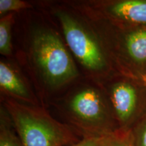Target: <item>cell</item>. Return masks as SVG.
<instances>
[{"instance_id":"4fadbf2b","label":"cell","mask_w":146,"mask_h":146,"mask_svg":"<svg viewBox=\"0 0 146 146\" xmlns=\"http://www.w3.org/2000/svg\"><path fill=\"white\" fill-rule=\"evenodd\" d=\"M31 8L30 3L22 0H0V14H8V12H18Z\"/></svg>"},{"instance_id":"7c38bea8","label":"cell","mask_w":146,"mask_h":146,"mask_svg":"<svg viewBox=\"0 0 146 146\" xmlns=\"http://www.w3.org/2000/svg\"><path fill=\"white\" fill-rule=\"evenodd\" d=\"M133 146H146V114L130 130Z\"/></svg>"},{"instance_id":"5bb4252c","label":"cell","mask_w":146,"mask_h":146,"mask_svg":"<svg viewBox=\"0 0 146 146\" xmlns=\"http://www.w3.org/2000/svg\"><path fill=\"white\" fill-rule=\"evenodd\" d=\"M102 137H85L79 141L68 146H99Z\"/></svg>"},{"instance_id":"7a4b0ae2","label":"cell","mask_w":146,"mask_h":146,"mask_svg":"<svg viewBox=\"0 0 146 146\" xmlns=\"http://www.w3.org/2000/svg\"><path fill=\"white\" fill-rule=\"evenodd\" d=\"M71 127L85 137H103L120 130L104 91L92 86L76 89L66 101Z\"/></svg>"},{"instance_id":"8992f818","label":"cell","mask_w":146,"mask_h":146,"mask_svg":"<svg viewBox=\"0 0 146 146\" xmlns=\"http://www.w3.org/2000/svg\"><path fill=\"white\" fill-rule=\"evenodd\" d=\"M106 48L118 72L139 79L146 74V27L110 26Z\"/></svg>"},{"instance_id":"5b68a950","label":"cell","mask_w":146,"mask_h":146,"mask_svg":"<svg viewBox=\"0 0 146 146\" xmlns=\"http://www.w3.org/2000/svg\"><path fill=\"white\" fill-rule=\"evenodd\" d=\"M120 130L129 131L146 114V86L141 79L117 72L104 90Z\"/></svg>"},{"instance_id":"ba28073f","label":"cell","mask_w":146,"mask_h":146,"mask_svg":"<svg viewBox=\"0 0 146 146\" xmlns=\"http://www.w3.org/2000/svg\"><path fill=\"white\" fill-rule=\"evenodd\" d=\"M0 87L4 94L16 101L35 105L36 98L21 74L10 64L0 62Z\"/></svg>"},{"instance_id":"9a60e30c","label":"cell","mask_w":146,"mask_h":146,"mask_svg":"<svg viewBox=\"0 0 146 146\" xmlns=\"http://www.w3.org/2000/svg\"><path fill=\"white\" fill-rule=\"evenodd\" d=\"M141 79L142 82H143V83L146 86V74L142 76L141 78Z\"/></svg>"},{"instance_id":"6da1fadb","label":"cell","mask_w":146,"mask_h":146,"mask_svg":"<svg viewBox=\"0 0 146 146\" xmlns=\"http://www.w3.org/2000/svg\"><path fill=\"white\" fill-rule=\"evenodd\" d=\"M4 108L23 146H68L79 141L71 126L60 123L41 108L8 100Z\"/></svg>"},{"instance_id":"52a82bcc","label":"cell","mask_w":146,"mask_h":146,"mask_svg":"<svg viewBox=\"0 0 146 146\" xmlns=\"http://www.w3.org/2000/svg\"><path fill=\"white\" fill-rule=\"evenodd\" d=\"M84 4L89 16L106 22L109 26L146 27V0L93 1Z\"/></svg>"},{"instance_id":"3957f363","label":"cell","mask_w":146,"mask_h":146,"mask_svg":"<svg viewBox=\"0 0 146 146\" xmlns=\"http://www.w3.org/2000/svg\"><path fill=\"white\" fill-rule=\"evenodd\" d=\"M67 45L85 70L95 76L110 77L118 72L108 50L87 24L68 11H55Z\"/></svg>"},{"instance_id":"277c9868","label":"cell","mask_w":146,"mask_h":146,"mask_svg":"<svg viewBox=\"0 0 146 146\" xmlns=\"http://www.w3.org/2000/svg\"><path fill=\"white\" fill-rule=\"evenodd\" d=\"M31 56L42 81L51 89H58L78 75L72 56L57 33L40 29L34 32Z\"/></svg>"},{"instance_id":"30bf717a","label":"cell","mask_w":146,"mask_h":146,"mask_svg":"<svg viewBox=\"0 0 146 146\" xmlns=\"http://www.w3.org/2000/svg\"><path fill=\"white\" fill-rule=\"evenodd\" d=\"M13 14L9 13L0 20V53L5 56H10L12 52V26Z\"/></svg>"},{"instance_id":"9c48e42d","label":"cell","mask_w":146,"mask_h":146,"mask_svg":"<svg viewBox=\"0 0 146 146\" xmlns=\"http://www.w3.org/2000/svg\"><path fill=\"white\" fill-rule=\"evenodd\" d=\"M0 146H23L5 108H1L0 115Z\"/></svg>"},{"instance_id":"8fae6325","label":"cell","mask_w":146,"mask_h":146,"mask_svg":"<svg viewBox=\"0 0 146 146\" xmlns=\"http://www.w3.org/2000/svg\"><path fill=\"white\" fill-rule=\"evenodd\" d=\"M99 146H133L130 131L118 130L109 135L103 137Z\"/></svg>"}]
</instances>
